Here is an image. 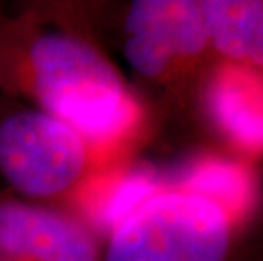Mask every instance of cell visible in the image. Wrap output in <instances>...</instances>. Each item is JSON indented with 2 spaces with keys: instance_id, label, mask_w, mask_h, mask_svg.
Wrapping results in <instances>:
<instances>
[{
  "instance_id": "3",
  "label": "cell",
  "mask_w": 263,
  "mask_h": 261,
  "mask_svg": "<svg viewBox=\"0 0 263 261\" xmlns=\"http://www.w3.org/2000/svg\"><path fill=\"white\" fill-rule=\"evenodd\" d=\"M122 56L177 107L202 112L205 87L222 61L212 49L200 0H136L121 21Z\"/></svg>"
},
{
  "instance_id": "5",
  "label": "cell",
  "mask_w": 263,
  "mask_h": 261,
  "mask_svg": "<svg viewBox=\"0 0 263 261\" xmlns=\"http://www.w3.org/2000/svg\"><path fill=\"white\" fill-rule=\"evenodd\" d=\"M97 234L70 212L21 198H0L4 261H100Z\"/></svg>"
},
{
  "instance_id": "1",
  "label": "cell",
  "mask_w": 263,
  "mask_h": 261,
  "mask_svg": "<svg viewBox=\"0 0 263 261\" xmlns=\"http://www.w3.org/2000/svg\"><path fill=\"white\" fill-rule=\"evenodd\" d=\"M0 85L70 126L95 168L124 161L144 110L104 51L80 29L32 17L0 21Z\"/></svg>"
},
{
  "instance_id": "2",
  "label": "cell",
  "mask_w": 263,
  "mask_h": 261,
  "mask_svg": "<svg viewBox=\"0 0 263 261\" xmlns=\"http://www.w3.org/2000/svg\"><path fill=\"white\" fill-rule=\"evenodd\" d=\"M100 261H263V200L231 207L163 185L105 237Z\"/></svg>"
},
{
  "instance_id": "6",
  "label": "cell",
  "mask_w": 263,
  "mask_h": 261,
  "mask_svg": "<svg viewBox=\"0 0 263 261\" xmlns=\"http://www.w3.org/2000/svg\"><path fill=\"white\" fill-rule=\"evenodd\" d=\"M161 187L146 170L119 161L90 171L65 198V209L90 227L100 239L107 237Z\"/></svg>"
},
{
  "instance_id": "8",
  "label": "cell",
  "mask_w": 263,
  "mask_h": 261,
  "mask_svg": "<svg viewBox=\"0 0 263 261\" xmlns=\"http://www.w3.org/2000/svg\"><path fill=\"white\" fill-rule=\"evenodd\" d=\"M0 261H4V259H2V258H0Z\"/></svg>"
},
{
  "instance_id": "7",
  "label": "cell",
  "mask_w": 263,
  "mask_h": 261,
  "mask_svg": "<svg viewBox=\"0 0 263 261\" xmlns=\"http://www.w3.org/2000/svg\"><path fill=\"white\" fill-rule=\"evenodd\" d=\"M212 49L222 63L263 71V0H200Z\"/></svg>"
},
{
  "instance_id": "4",
  "label": "cell",
  "mask_w": 263,
  "mask_h": 261,
  "mask_svg": "<svg viewBox=\"0 0 263 261\" xmlns=\"http://www.w3.org/2000/svg\"><path fill=\"white\" fill-rule=\"evenodd\" d=\"M95 170L90 149L65 122L39 109L0 119V175L29 200H65Z\"/></svg>"
}]
</instances>
